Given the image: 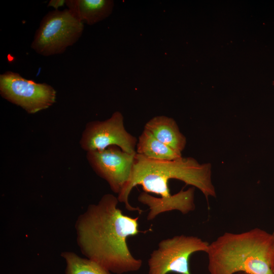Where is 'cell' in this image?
I'll return each mask as SVG.
<instances>
[{
  "instance_id": "cell-1",
  "label": "cell",
  "mask_w": 274,
  "mask_h": 274,
  "mask_svg": "<svg viewBox=\"0 0 274 274\" xmlns=\"http://www.w3.org/2000/svg\"><path fill=\"white\" fill-rule=\"evenodd\" d=\"M137 185L145 191L138 200L149 207L148 220L164 212L176 210L186 215L194 211L195 188L208 201L210 197H216L211 164H200L192 157L158 160L136 153L130 179L117 197L128 211L140 214L142 210L129 202L130 192Z\"/></svg>"
},
{
  "instance_id": "cell-2",
  "label": "cell",
  "mask_w": 274,
  "mask_h": 274,
  "mask_svg": "<svg viewBox=\"0 0 274 274\" xmlns=\"http://www.w3.org/2000/svg\"><path fill=\"white\" fill-rule=\"evenodd\" d=\"M119 202L115 195L105 194L80 216L76 230L83 254L110 272L122 274L139 270L143 262L132 255L126 242L140 232L139 217L123 214Z\"/></svg>"
},
{
  "instance_id": "cell-3",
  "label": "cell",
  "mask_w": 274,
  "mask_h": 274,
  "mask_svg": "<svg viewBox=\"0 0 274 274\" xmlns=\"http://www.w3.org/2000/svg\"><path fill=\"white\" fill-rule=\"evenodd\" d=\"M206 253L210 274H274L271 233L258 227L226 232L209 243Z\"/></svg>"
},
{
  "instance_id": "cell-4",
  "label": "cell",
  "mask_w": 274,
  "mask_h": 274,
  "mask_svg": "<svg viewBox=\"0 0 274 274\" xmlns=\"http://www.w3.org/2000/svg\"><path fill=\"white\" fill-rule=\"evenodd\" d=\"M83 30V23L68 9L50 11L41 21L30 47L45 56L61 54L78 41Z\"/></svg>"
},
{
  "instance_id": "cell-5",
  "label": "cell",
  "mask_w": 274,
  "mask_h": 274,
  "mask_svg": "<svg viewBox=\"0 0 274 274\" xmlns=\"http://www.w3.org/2000/svg\"><path fill=\"white\" fill-rule=\"evenodd\" d=\"M209 243L193 235L180 234L161 240L148 260V274H192L189 260L196 252L206 253Z\"/></svg>"
},
{
  "instance_id": "cell-6",
  "label": "cell",
  "mask_w": 274,
  "mask_h": 274,
  "mask_svg": "<svg viewBox=\"0 0 274 274\" xmlns=\"http://www.w3.org/2000/svg\"><path fill=\"white\" fill-rule=\"evenodd\" d=\"M0 94L29 114L49 108L56 98V91L51 85L28 80L12 71L0 75Z\"/></svg>"
},
{
  "instance_id": "cell-7",
  "label": "cell",
  "mask_w": 274,
  "mask_h": 274,
  "mask_svg": "<svg viewBox=\"0 0 274 274\" xmlns=\"http://www.w3.org/2000/svg\"><path fill=\"white\" fill-rule=\"evenodd\" d=\"M138 140L125 129L124 118L116 111L104 121L88 122L83 131L80 144L87 152L104 150L110 146H117L123 151L136 153Z\"/></svg>"
},
{
  "instance_id": "cell-8",
  "label": "cell",
  "mask_w": 274,
  "mask_h": 274,
  "mask_svg": "<svg viewBox=\"0 0 274 274\" xmlns=\"http://www.w3.org/2000/svg\"><path fill=\"white\" fill-rule=\"evenodd\" d=\"M136 153L129 154L110 146L102 150L87 152L86 158L96 174L119 194L130 179Z\"/></svg>"
},
{
  "instance_id": "cell-9",
  "label": "cell",
  "mask_w": 274,
  "mask_h": 274,
  "mask_svg": "<svg viewBox=\"0 0 274 274\" xmlns=\"http://www.w3.org/2000/svg\"><path fill=\"white\" fill-rule=\"evenodd\" d=\"M144 129L159 141L179 152L181 153L185 148L186 138L172 118L166 116H155L146 123Z\"/></svg>"
},
{
  "instance_id": "cell-10",
  "label": "cell",
  "mask_w": 274,
  "mask_h": 274,
  "mask_svg": "<svg viewBox=\"0 0 274 274\" xmlns=\"http://www.w3.org/2000/svg\"><path fill=\"white\" fill-rule=\"evenodd\" d=\"M65 5L78 20L93 25L110 15L114 2L111 0H67Z\"/></svg>"
},
{
  "instance_id": "cell-11",
  "label": "cell",
  "mask_w": 274,
  "mask_h": 274,
  "mask_svg": "<svg viewBox=\"0 0 274 274\" xmlns=\"http://www.w3.org/2000/svg\"><path fill=\"white\" fill-rule=\"evenodd\" d=\"M136 152L147 158L158 160H173L182 157V154L157 140L144 129L139 138Z\"/></svg>"
},
{
  "instance_id": "cell-12",
  "label": "cell",
  "mask_w": 274,
  "mask_h": 274,
  "mask_svg": "<svg viewBox=\"0 0 274 274\" xmlns=\"http://www.w3.org/2000/svg\"><path fill=\"white\" fill-rule=\"evenodd\" d=\"M62 256L66 262V274H111L97 262L74 253L63 252Z\"/></svg>"
},
{
  "instance_id": "cell-13",
  "label": "cell",
  "mask_w": 274,
  "mask_h": 274,
  "mask_svg": "<svg viewBox=\"0 0 274 274\" xmlns=\"http://www.w3.org/2000/svg\"><path fill=\"white\" fill-rule=\"evenodd\" d=\"M64 4H65L64 0H51L49 2L48 6L52 7L55 10H58L59 7L63 6Z\"/></svg>"
},
{
  "instance_id": "cell-14",
  "label": "cell",
  "mask_w": 274,
  "mask_h": 274,
  "mask_svg": "<svg viewBox=\"0 0 274 274\" xmlns=\"http://www.w3.org/2000/svg\"><path fill=\"white\" fill-rule=\"evenodd\" d=\"M272 236V269L274 273V231L271 233Z\"/></svg>"
},
{
  "instance_id": "cell-15",
  "label": "cell",
  "mask_w": 274,
  "mask_h": 274,
  "mask_svg": "<svg viewBox=\"0 0 274 274\" xmlns=\"http://www.w3.org/2000/svg\"><path fill=\"white\" fill-rule=\"evenodd\" d=\"M236 274H247V273H244V272H238V273H237Z\"/></svg>"
}]
</instances>
